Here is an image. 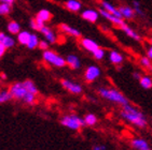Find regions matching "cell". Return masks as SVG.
Masks as SVG:
<instances>
[{"instance_id":"cell-1","label":"cell","mask_w":152,"mask_h":150,"mask_svg":"<svg viewBox=\"0 0 152 150\" xmlns=\"http://www.w3.org/2000/svg\"><path fill=\"white\" fill-rule=\"evenodd\" d=\"M120 116L123 120L133 124L138 129H145L148 125V120L146 116L143 115V112H141L137 107H135L129 103L122 106V110H120Z\"/></svg>"},{"instance_id":"cell-2","label":"cell","mask_w":152,"mask_h":150,"mask_svg":"<svg viewBox=\"0 0 152 150\" xmlns=\"http://www.w3.org/2000/svg\"><path fill=\"white\" fill-rule=\"evenodd\" d=\"M97 92H98V94H99L102 99H105V100H107V101H109V102H112V103L119 104L121 106L129 103L125 95L123 94V93H121L118 89H114V88L99 87V88L97 89Z\"/></svg>"},{"instance_id":"cell-3","label":"cell","mask_w":152,"mask_h":150,"mask_svg":"<svg viewBox=\"0 0 152 150\" xmlns=\"http://www.w3.org/2000/svg\"><path fill=\"white\" fill-rule=\"evenodd\" d=\"M61 125L71 131H79L85 125L84 119L76 114H68L63 116L61 119Z\"/></svg>"},{"instance_id":"cell-4","label":"cell","mask_w":152,"mask_h":150,"mask_svg":"<svg viewBox=\"0 0 152 150\" xmlns=\"http://www.w3.org/2000/svg\"><path fill=\"white\" fill-rule=\"evenodd\" d=\"M42 59H43L48 64L55 66V68H64V66L67 64V62H66V58L61 57V55L57 54V53L53 52V50H50V49L43 50Z\"/></svg>"},{"instance_id":"cell-5","label":"cell","mask_w":152,"mask_h":150,"mask_svg":"<svg viewBox=\"0 0 152 150\" xmlns=\"http://www.w3.org/2000/svg\"><path fill=\"white\" fill-rule=\"evenodd\" d=\"M10 93L12 95V99H15V100H20L23 102V100L25 99L28 93H31L27 90L26 86L24 84V81H18V83H14L12 84L9 88Z\"/></svg>"},{"instance_id":"cell-6","label":"cell","mask_w":152,"mask_h":150,"mask_svg":"<svg viewBox=\"0 0 152 150\" xmlns=\"http://www.w3.org/2000/svg\"><path fill=\"white\" fill-rule=\"evenodd\" d=\"M100 74H102V71H100L99 66H88L86 68L84 72V79L88 83H93L99 77Z\"/></svg>"},{"instance_id":"cell-7","label":"cell","mask_w":152,"mask_h":150,"mask_svg":"<svg viewBox=\"0 0 152 150\" xmlns=\"http://www.w3.org/2000/svg\"><path fill=\"white\" fill-rule=\"evenodd\" d=\"M61 84L67 91L73 93V94H81L82 91H83V88H82L81 85L76 83V81H70V79H61Z\"/></svg>"},{"instance_id":"cell-8","label":"cell","mask_w":152,"mask_h":150,"mask_svg":"<svg viewBox=\"0 0 152 150\" xmlns=\"http://www.w3.org/2000/svg\"><path fill=\"white\" fill-rule=\"evenodd\" d=\"M99 14H100V16H102L105 19H107L108 22H110L111 24H113L114 26H118L119 28L122 26L123 24L125 23L123 18L119 17V16H117V15L111 14V13H109V12H107L104 9H102V8L99 9Z\"/></svg>"},{"instance_id":"cell-9","label":"cell","mask_w":152,"mask_h":150,"mask_svg":"<svg viewBox=\"0 0 152 150\" xmlns=\"http://www.w3.org/2000/svg\"><path fill=\"white\" fill-rule=\"evenodd\" d=\"M129 145H131V147L134 148L135 150H149L150 149L149 143L145 138H141V137H135V138L131 139Z\"/></svg>"},{"instance_id":"cell-10","label":"cell","mask_w":152,"mask_h":150,"mask_svg":"<svg viewBox=\"0 0 152 150\" xmlns=\"http://www.w3.org/2000/svg\"><path fill=\"white\" fill-rule=\"evenodd\" d=\"M81 16L83 19H85L86 22H90V23H96L98 18H99L100 14L99 11H96L94 9H86L84 11H82Z\"/></svg>"},{"instance_id":"cell-11","label":"cell","mask_w":152,"mask_h":150,"mask_svg":"<svg viewBox=\"0 0 152 150\" xmlns=\"http://www.w3.org/2000/svg\"><path fill=\"white\" fill-rule=\"evenodd\" d=\"M40 32L42 33L44 39H45L50 44H54L57 42V35H56L55 31H54L53 29H51L50 27L44 26L43 28L40 30Z\"/></svg>"},{"instance_id":"cell-12","label":"cell","mask_w":152,"mask_h":150,"mask_svg":"<svg viewBox=\"0 0 152 150\" xmlns=\"http://www.w3.org/2000/svg\"><path fill=\"white\" fill-rule=\"evenodd\" d=\"M80 44L85 50H88L90 53H94L97 48H99V45L94 40L88 39V38H82L81 41H80Z\"/></svg>"},{"instance_id":"cell-13","label":"cell","mask_w":152,"mask_h":150,"mask_svg":"<svg viewBox=\"0 0 152 150\" xmlns=\"http://www.w3.org/2000/svg\"><path fill=\"white\" fill-rule=\"evenodd\" d=\"M119 11L121 13V16H122L123 19H133V18L136 16V13H135L133 6H119Z\"/></svg>"},{"instance_id":"cell-14","label":"cell","mask_w":152,"mask_h":150,"mask_svg":"<svg viewBox=\"0 0 152 150\" xmlns=\"http://www.w3.org/2000/svg\"><path fill=\"white\" fill-rule=\"evenodd\" d=\"M120 29L122 30L124 33H125L126 35L129 38H131V39H133L134 41H137V42H139V41L141 40V37L139 35H138L137 32L135 31L134 29L132 28V27H129V25L126 23H124L122 25V26L120 27Z\"/></svg>"},{"instance_id":"cell-15","label":"cell","mask_w":152,"mask_h":150,"mask_svg":"<svg viewBox=\"0 0 152 150\" xmlns=\"http://www.w3.org/2000/svg\"><path fill=\"white\" fill-rule=\"evenodd\" d=\"M59 29H61V32H64V33L70 35V37H73V38L81 37V32H80L78 29L73 28V27L69 26L67 24H61V25H59Z\"/></svg>"},{"instance_id":"cell-16","label":"cell","mask_w":152,"mask_h":150,"mask_svg":"<svg viewBox=\"0 0 152 150\" xmlns=\"http://www.w3.org/2000/svg\"><path fill=\"white\" fill-rule=\"evenodd\" d=\"M100 6H102V9H104L105 11L109 12V13H111V14H113V15H117V16H119V17L122 18L120 11H119V8H117L115 6H113V4L110 3L109 1L102 0V2H100Z\"/></svg>"},{"instance_id":"cell-17","label":"cell","mask_w":152,"mask_h":150,"mask_svg":"<svg viewBox=\"0 0 152 150\" xmlns=\"http://www.w3.org/2000/svg\"><path fill=\"white\" fill-rule=\"evenodd\" d=\"M66 62H67V66L72 70L81 68V61H80L79 57L77 55H73V54H70L66 57Z\"/></svg>"},{"instance_id":"cell-18","label":"cell","mask_w":152,"mask_h":150,"mask_svg":"<svg viewBox=\"0 0 152 150\" xmlns=\"http://www.w3.org/2000/svg\"><path fill=\"white\" fill-rule=\"evenodd\" d=\"M108 58H109V61L112 64H114V66H120V64L123 63V61H124L123 55L121 53L117 52V50H111V52L109 53Z\"/></svg>"},{"instance_id":"cell-19","label":"cell","mask_w":152,"mask_h":150,"mask_svg":"<svg viewBox=\"0 0 152 150\" xmlns=\"http://www.w3.org/2000/svg\"><path fill=\"white\" fill-rule=\"evenodd\" d=\"M0 43L3 44L7 48H12L15 45V40L11 35H7L4 32H0Z\"/></svg>"},{"instance_id":"cell-20","label":"cell","mask_w":152,"mask_h":150,"mask_svg":"<svg viewBox=\"0 0 152 150\" xmlns=\"http://www.w3.org/2000/svg\"><path fill=\"white\" fill-rule=\"evenodd\" d=\"M65 8L70 12H79L82 8V4L79 0H67L65 2Z\"/></svg>"},{"instance_id":"cell-21","label":"cell","mask_w":152,"mask_h":150,"mask_svg":"<svg viewBox=\"0 0 152 150\" xmlns=\"http://www.w3.org/2000/svg\"><path fill=\"white\" fill-rule=\"evenodd\" d=\"M18 35V43L27 46V44H28V42H29V40H30V37H31V33L28 32L27 30H20V31L18 32V35Z\"/></svg>"},{"instance_id":"cell-22","label":"cell","mask_w":152,"mask_h":150,"mask_svg":"<svg viewBox=\"0 0 152 150\" xmlns=\"http://www.w3.org/2000/svg\"><path fill=\"white\" fill-rule=\"evenodd\" d=\"M29 25H30V28L34 29V30H37V31H40L41 29L43 28L45 26V23L42 22L40 18H38L36 16L35 18H31L29 22Z\"/></svg>"},{"instance_id":"cell-23","label":"cell","mask_w":152,"mask_h":150,"mask_svg":"<svg viewBox=\"0 0 152 150\" xmlns=\"http://www.w3.org/2000/svg\"><path fill=\"white\" fill-rule=\"evenodd\" d=\"M7 29H8L9 33H11V35H18V32L20 31V26L18 22H15V20H11V22L8 24Z\"/></svg>"},{"instance_id":"cell-24","label":"cell","mask_w":152,"mask_h":150,"mask_svg":"<svg viewBox=\"0 0 152 150\" xmlns=\"http://www.w3.org/2000/svg\"><path fill=\"white\" fill-rule=\"evenodd\" d=\"M139 84L143 89H151L152 88V77L148 75H142V77L139 81Z\"/></svg>"},{"instance_id":"cell-25","label":"cell","mask_w":152,"mask_h":150,"mask_svg":"<svg viewBox=\"0 0 152 150\" xmlns=\"http://www.w3.org/2000/svg\"><path fill=\"white\" fill-rule=\"evenodd\" d=\"M37 17L40 18L42 22H44V23H47V22H49V20L52 18V14H51V12L49 11V10L42 9V10H40V11L38 12Z\"/></svg>"},{"instance_id":"cell-26","label":"cell","mask_w":152,"mask_h":150,"mask_svg":"<svg viewBox=\"0 0 152 150\" xmlns=\"http://www.w3.org/2000/svg\"><path fill=\"white\" fill-rule=\"evenodd\" d=\"M84 122H85V125H88V127H93V125H95V124L97 123V117L96 115H94V114H86V115L84 116Z\"/></svg>"},{"instance_id":"cell-27","label":"cell","mask_w":152,"mask_h":150,"mask_svg":"<svg viewBox=\"0 0 152 150\" xmlns=\"http://www.w3.org/2000/svg\"><path fill=\"white\" fill-rule=\"evenodd\" d=\"M39 43H40V40H39V38L37 35L35 33H31V37H30V40L27 44V47L29 49H35L36 47L39 46Z\"/></svg>"},{"instance_id":"cell-28","label":"cell","mask_w":152,"mask_h":150,"mask_svg":"<svg viewBox=\"0 0 152 150\" xmlns=\"http://www.w3.org/2000/svg\"><path fill=\"white\" fill-rule=\"evenodd\" d=\"M11 99L12 95L9 89H0V104L6 103V102L10 101Z\"/></svg>"},{"instance_id":"cell-29","label":"cell","mask_w":152,"mask_h":150,"mask_svg":"<svg viewBox=\"0 0 152 150\" xmlns=\"http://www.w3.org/2000/svg\"><path fill=\"white\" fill-rule=\"evenodd\" d=\"M139 63H140V66H142V68H145V69L152 70V60L147 55L140 57V59H139Z\"/></svg>"},{"instance_id":"cell-30","label":"cell","mask_w":152,"mask_h":150,"mask_svg":"<svg viewBox=\"0 0 152 150\" xmlns=\"http://www.w3.org/2000/svg\"><path fill=\"white\" fill-rule=\"evenodd\" d=\"M24 84H25L27 90H28L29 92L35 93V94H38V88H37V86L35 85L34 81H30V79H26V81H24Z\"/></svg>"},{"instance_id":"cell-31","label":"cell","mask_w":152,"mask_h":150,"mask_svg":"<svg viewBox=\"0 0 152 150\" xmlns=\"http://www.w3.org/2000/svg\"><path fill=\"white\" fill-rule=\"evenodd\" d=\"M133 9H134L136 15H138V16H143L145 15L142 6H141V2H139L138 0H134L133 1Z\"/></svg>"},{"instance_id":"cell-32","label":"cell","mask_w":152,"mask_h":150,"mask_svg":"<svg viewBox=\"0 0 152 150\" xmlns=\"http://www.w3.org/2000/svg\"><path fill=\"white\" fill-rule=\"evenodd\" d=\"M92 55H93V57L95 58L96 60H102V59L105 58L106 52H105V49L104 48L99 47V48H97L94 53H92Z\"/></svg>"},{"instance_id":"cell-33","label":"cell","mask_w":152,"mask_h":150,"mask_svg":"<svg viewBox=\"0 0 152 150\" xmlns=\"http://www.w3.org/2000/svg\"><path fill=\"white\" fill-rule=\"evenodd\" d=\"M11 12V6L8 3H0V15H8Z\"/></svg>"},{"instance_id":"cell-34","label":"cell","mask_w":152,"mask_h":150,"mask_svg":"<svg viewBox=\"0 0 152 150\" xmlns=\"http://www.w3.org/2000/svg\"><path fill=\"white\" fill-rule=\"evenodd\" d=\"M49 46H50V43H49L47 40H42V41H40L38 47L40 49H42V50H47V49H49Z\"/></svg>"},{"instance_id":"cell-35","label":"cell","mask_w":152,"mask_h":150,"mask_svg":"<svg viewBox=\"0 0 152 150\" xmlns=\"http://www.w3.org/2000/svg\"><path fill=\"white\" fill-rule=\"evenodd\" d=\"M92 150H107V147L102 144H96V145H94L93 146Z\"/></svg>"},{"instance_id":"cell-36","label":"cell","mask_w":152,"mask_h":150,"mask_svg":"<svg viewBox=\"0 0 152 150\" xmlns=\"http://www.w3.org/2000/svg\"><path fill=\"white\" fill-rule=\"evenodd\" d=\"M7 47L4 46V45H3V44H1L0 43V59H1V58L3 57V55H4V54H6V50H7Z\"/></svg>"},{"instance_id":"cell-37","label":"cell","mask_w":152,"mask_h":150,"mask_svg":"<svg viewBox=\"0 0 152 150\" xmlns=\"http://www.w3.org/2000/svg\"><path fill=\"white\" fill-rule=\"evenodd\" d=\"M133 77L135 78V79H137V81H140V78L142 77V74H141L140 72H138V71H135V72H133Z\"/></svg>"},{"instance_id":"cell-38","label":"cell","mask_w":152,"mask_h":150,"mask_svg":"<svg viewBox=\"0 0 152 150\" xmlns=\"http://www.w3.org/2000/svg\"><path fill=\"white\" fill-rule=\"evenodd\" d=\"M147 56L152 60V45H149V47L147 48Z\"/></svg>"},{"instance_id":"cell-39","label":"cell","mask_w":152,"mask_h":150,"mask_svg":"<svg viewBox=\"0 0 152 150\" xmlns=\"http://www.w3.org/2000/svg\"><path fill=\"white\" fill-rule=\"evenodd\" d=\"M14 2V0H0V3H8L10 6H12Z\"/></svg>"},{"instance_id":"cell-40","label":"cell","mask_w":152,"mask_h":150,"mask_svg":"<svg viewBox=\"0 0 152 150\" xmlns=\"http://www.w3.org/2000/svg\"><path fill=\"white\" fill-rule=\"evenodd\" d=\"M0 77L2 78V79H6V75H4V74H3V73H2V74H1V76H0Z\"/></svg>"},{"instance_id":"cell-41","label":"cell","mask_w":152,"mask_h":150,"mask_svg":"<svg viewBox=\"0 0 152 150\" xmlns=\"http://www.w3.org/2000/svg\"><path fill=\"white\" fill-rule=\"evenodd\" d=\"M148 42H149V44H150V45H152V38H150V39H149V41H148Z\"/></svg>"},{"instance_id":"cell-42","label":"cell","mask_w":152,"mask_h":150,"mask_svg":"<svg viewBox=\"0 0 152 150\" xmlns=\"http://www.w3.org/2000/svg\"><path fill=\"white\" fill-rule=\"evenodd\" d=\"M149 150H151V149H149Z\"/></svg>"}]
</instances>
